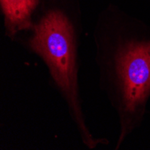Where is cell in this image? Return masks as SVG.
<instances>
[{
    "label": "cell",
    "instance_id": "3",
    "mask_svg": "<svg viewBox=\"0 0 150 150\" xmlns=\"http://www.w3.org/2000/svg\"><path fill=\"white\" fill-rule=\"evenodd\" d=\"M38 2V0H1L7 28L12 33L30 28L31 15Z\"/></svg>",
    "mask_w": 150,
    "mask_h": 150
},
{
    "label": "cell",
    "instance_id": "2",
    "mask_svg": "<svg viewBox=\"0 0 150 150\" xmlns=\"http://www.w3.org/2000/svg\"><path fill=\"white\" fill-rule=\"evenodd\" d=\"M125 107L134 112L150 93V42L129 45L118 59Z\"/></svg>",
    "mask_w": 150,
    "mask_h": 150
},
{
    "label": "cell",
    "instance_id": "1",
    "mask_svg": "<svg viewBox=\"0 0 150 150\" xmlns=\"http://www.w3.org/2000/svg\"><path fill=\"white\" fill-rule=\"evenodd\" d=\"M34 51L43 58L58 86L73 106L76 100V72L73 31L60 12H50L35 26L31 42Z\"/></svg>",
    "mask_w": 150,
    "mask_h": 150
}]
</instances>
